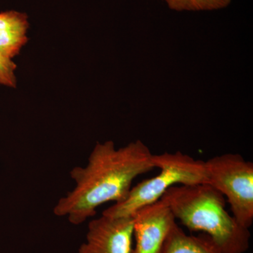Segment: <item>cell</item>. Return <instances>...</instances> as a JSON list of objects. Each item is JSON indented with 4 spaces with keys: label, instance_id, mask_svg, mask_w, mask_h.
<instances>
[{
    "label": "cell",
    "instance_id": "1",
    "mask_svg": "<svg viewBox=\"0 0 253 253\" xmlns=\"http://www.w3.org/2000/svg\"><path fill=\"white\" fill-rule=\"evenodd\" d=\"M154 155L141 140L119 149L113 141L96 143L87 164L73 168L70 172L76 186L58 201L54 214L79 225L94 217L103 204L121 202L137 176L156 168Z\"/></svg>",
    "mask_w": 253,
    "mask_h": 253
},
{
    "label": "cell",
    "instance_id": "2",
    "mask_svg": "<svg viewBox=\"0 0 253 253\" xmlns=\"http://www.w3.org/2000/svg\"><path fill=\"white\" fill-rule=\"evenodd\" d=\"M161 199L176 220L190 231L210 236L221 253H245L249 249V229L226 211L225 197L210 184L174 186Z\"/></svg>",
    "mask_w": 253,
    "mask_h": 253
},
{
    "label": "cell",
    "instance_id": "3",
    "mask_svg": "<svg viewBox=\"0 0 253 253\" xmlns=\"http://www.w3.org/2000/svg\"><path fill=\"white\" fill-rule=\"evenodd\" d=\"M158 175L131 187L126 199L105 210L102 214L113 217H132L141 208L157 202L165 193L176 185L207 184L205 161L196 160L181 151L154 155Z\"/></svg>",
    "mask_w": 253,
    "mask_h": 253
},
{
    "label": "cell",
    "instance_id": "4",
    "mask_svg": "<svg viewBox=\"0 0 253 253\" xmlns=\"http://www.w3.org/2000/svg\"><path fill=\"white\" fill-rule=\"evenodd\" d=\"M207 184L230 205L232 215L244 227L253 223V163L238 154H225L205 161Z\"/></svg>",
    "mask_w": 253,
    "mask_h": 253
},
{
    "label": "cell",
    "instance_id": "5",
    "mask_svg": "<svg viewBox=\"0 0 253 253\" xmlns=\"http://www.w3.org/2000/svg\"><path fill=\"white\" fill-rule=\"evenodd\" d=\"M133 237L135 244L131 253H161L176 219L167 204L157 202L139 209L132 215Z\"/></svg>",
    "mask_w": 253,
    "mask_h": 253
},
{
    "label": "cell",
    "instance_id": "6",
    "mask_svg": "<svg viewBox=\"0 0 253 253\" xmlns=\"http://www.w3.org/2000/svg\"><path fill=\"white\" fill-rule=\"evenodd\" d=\"M132 239V217L102 214L89 223L85 242L78 253H131Z\"/></svg>",
    "mask_w": 253,
    "mask_h": 253
},
{
    "label": "cell",
    "instance_id": "7",
    "mask_svg": "<svg viewBox=\"0 0 253 253\" xmlns=\"http://www.w3.org/2000/svg\"><path fill=\"white\" fill-rule=\"evenodd\" d=\"M28 16L10 10L0 12V52L9 59L18 56L27 44Z\"/></svg>",
    "mask_w": 253,
    "mask_h": 253
},
{
    "label": "cell",
    "instance_id": "8",
    "mask_svg": "<svg viewBox=\"0 0 253 253\" xmlns=\"http://www.w3.org/2000/svg\"><path fill=\"white\" fill-rule=\"evenodd\" d=\"M161 253H221L206 234L188 235L177 225L173 226L165 241Z\"/></svg>",
    "mask_w": 253,
    "mask_h": 253
},
{
    "label": "cell",
    "instance_id": "9",
    "mask_svg": "<svg viewBox=\"0 0 253 253\" xmlns=\"http://www.w3.org/2000/svg\"><path fill=\"white\" fill-rule=\"evenodd\" d=\"M168 7L176 11H213L224 9L231 0H162Z\"/></svg>",
    "mask_w": 253,
    "mask_h": 253
},
{
    "label": "cell",
    "instance_id": "10",
    "mask_svg": "<svg viewBox=\"0 0 253 253\" xmlns=\"http://www.w3.org/2000/svg\"><path fill=\"white\" fill-rule=\"evenodd\" d=\"M17 65L13 59L0 52V85L15 89L17 86L16 71Z\"/></svg>",
    "mask_w": 253,
    "mask_h": 253
}]
</instances>
